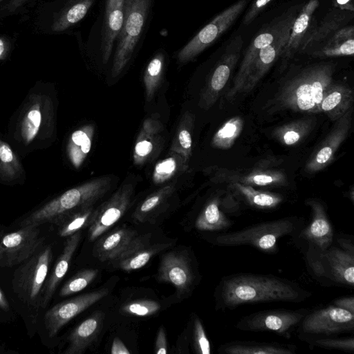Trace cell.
<instances>
[{
	"label": "cell",
	"mask_w": 354,
	"mask_h": 354,
	"mask_svg": "<svg viewBox=\"0 0 354 354\" xmlns=\"http://www.w3.org/2000/svg\"><path fill=\"white\" fill-rule=\"evenodd\" d=\"M133 193V188L131 184L123 185L95 210L88 226L89 241L97 240L120 219L131 204Z\"/></svg>",
	"instance_id": "9a60e30c"
},
{
	"label": "cell",
	"mask_w": 354,
	"mask_h": 354,
	"mask_svg": "<svg viewBox=\"0 0 354 354\" xmlns=\"http://www.w3.org/2000/svg\"><path fill=\"white\" fill-rule=\"evenodd\" d=\"M306 204L312 212L311 221L292 237L303 252L311 271L324 253L333 244L335 232L326 208L322 201L310 198L306 201Z\"/></svg>",
	"instance_id": "8992f818"
},
{
	"label": "cell",
	"mask_w": 354,
	"mask_h": 354,
	"mask_svg": "<svg viewBox=\"0 0 354 354\" xmlns=\"http://www.w3.org/2000/svg\"><path fill=\"white\" fill-rule=\"evenodd\" d=\"M271 0H255L243 20V25H248L266 8Z\"/></svg>",
	"instance_id": "f907efd6"
},
{
	"label": "cell",
	"mask_w": 354,
	"mask_h": 354,
	"mask_svg": "<svg viewBox=\"0 0 354 354\" xmlns=\"http://www.w3.org/2000/svg\"><path fill=\"white\" fill-rule=\"evenodd\" d=\"M319 6L318 0L308 1L298 12L292 24L288 41L280 57L283 61L292 58L307 33L313 14Z\"/></svg>",
	"instance_id": "484cf974"
},
{
	"label": "cell",
	"mask_w": 354,
	"mask_h": 354,
	"mask_svg": "<svg viewBox=\"0 0 354 354\" xmlns=\"http://www.w3.org/2000/svg\"><path fill=\"white\" fill-rule=\"evenodd\" d=\"M220 206L225 214L238 215L241 210L240 200L233 193H227L221 196Z\"/></svg>",
	"instance_id": "681fc988"
},
{
	"label": "cell",
	"mask_w": 354,
	"mask_h": 354,
	"mask_svg": "<svg viewBox=\"0 0 354 354\" xmlns=\"http://www.w3.org/2000/svg\"><path fill=\"white\" fill-rule=\"evenodd\" d=\"M313 126V120L310 118L297 120L277 127L272 136L283 145L294 146L310 133Z\"/></svg>",
	"instance_id": "d590c367"
},
{
	"label": "cell",
	"mask_w": 354,
	"mask_h": 354,
	"mask_svg": "<svg viewBox=\"0 0 354 354\" xmlns=\"http://www.w3.org/2000/svg\"><path fill=\"white\" fill-rule=\"evenodd\" d=\"M296 351L293 344L254 341H232L218 348L222 354H295Z\"/></svg>",
	"instance_id": "4316f807"
},
{
	"label": "cell",
	"mask_w": 354,
	"mask_h": 354,
	"mask_svg": "<svg viewBox=\"0 0 354 354\" xmlns=\"http://www.w3.org/2000/svg\"><path fill=\"white\" fill-rule=\"evenodd\" d=\"M248 1L239 0L216 15L178 52V62L180 64L191 62L212 45L234 22Z\"/></svg>",
	"instance_id": "30bf717a"
},
{
	"label": "cell",
	"mask_w": 354,
	"mask_h": 354,
	"mask_svg": "<svg viewBox=\"0 0 354 354\" xmlns=\"http://www.w3.org/2000/svg\"><path fill=\"white\" fill-rule=\"evenodd\" d=\"M243 44L241 37L238 35L227 45L201 92L198 102L201 109H210L219 97L240 57Z\"/></svg>",
	"instance_id": "5bb4252c"
},
{
	"label": "cell",
	"mask_w": 354,
	"mask_h": 354,
	"mask_svg": "<svg viewBox=\"0 0 354 354\" xmlns=\"http://www.w3.org/2000/svg\"><path fill=\"white\" fill-rule=\"evenodd\" d=\"M175 188V183H172L148 196L133 212V218L134 221L142 223L147 220L172 195Z\"/></svg>",
	"instance_id": "8d00e7d4"
},
{
	"label": "cell",
	"mask_w": 354,
	"mask_h": 354,
	"mask_svg": "<svg viewBox=\"0 0 354 354\" xmlns=\"http://www.w3.org/2000/svg\"><path fill=\"white\" fill-rule=\"evenodd\" d=\"M160 309V304L153 300H136L122 307V311L124 313L138 317L151 316Z\"/></svg>",
	"instance_id": "7dc6e473"
},
{
	"label": "cell",
	"mask_w": 354,
	"mask_h": 354,
	"mask_svg": "<svg viewBox=\"0 0 354 354\" xmlns=\"http://www.w3.org/2000/svg\"><path fill=\"white\" fill-rule=\"evenodd\" d=\"M352 17L353 15H350L348 11L342 10L330 12L318 26L305 35L301 44V49L304 50L313 45L326 41L337 30L342 28L348 18Z\"/></svg>",
	"instance_id": "f1b7e54d"
},
{
	"label": "cell",
	"mask_w": 354,
	"mask_h": 354,
	"mask_svg": "<svg viewBox=\"0 0 354 354\" xmlns=\"http://www.w3.org/2000/svg\"><path fill=\"white\" fill-rule=\"evenodd\" d=\"M29 0H13L8 6V9L10 10H14L17 8L21 6L25 2L28 1Z\"/></svg>",
	"instance_id": "91938a15"
},
{
	"label": "cell",
	"mask_w": 354,
	"mask_h": 354,
	"mask_svg": "<svg viewBox=\"0 0 354 354\" xmlns=\"http://www.w3.org/2000/svg\"><path fill=\"white\" fill-rule=\"evenodd\" d=\"M108 294L109 290L103 288L65 300L49 308L44 315V324L48 336H55L73 318Z\"/></svg>",
	"instance_id": "2e32d148"
},
{
	"label": "cell",
	"mask_w": 354,
	"mask_h": 354,
	"mask_svg": "<svg viewBox=\"0 0 354 354\" xmlns=\"http://www.w3.org/2000/svg\"><path fill=\"white\" fill-rule=\"evenodd\" d=\"M193 346L198 354L211 353L210 342L207 336L203 324L200 318L195 315L193 320Z\"/></svg>",
	"instance_id": "c3c4849f"
},
{
	"label": "cell",
	"mask_w": 354,
	"mask_h": 354,
	"mask_svg": "<svg viewBox=\"0 0 354 354\" xmlns=\"http://www.w3.org/2000/svg\"><path fill=\"white\" fill-rule=\"evenodd\" d=\"M80 239V231L67 237L62 252L57 259L51 273L46 280L41 300V308H45L48 306L57 287L66 274Z\"/></svg>",
	"instance_id": "cb8c5ba5"
},
{
	"label": "cell",
	"mask_w": 354,
	"mask_h": 354,
	"mask_svg": "<svg viewBox=\"0 0 354 354\" xmlns=\"http://www.w3.org/2000/svg\"><path fill=\"white\" fill-rule=\"evenodd\" d=\"M230 187L234 194L249 205L263 210H270L277 207L283 201L281 195L257 190L253 187L239 182H234Z\"/></svg>",
	"instance_id": "4dcf8cb0"
},
{
	"label": "cell",
	"mask_w": 354,
	"mask_h": 354,
	"mask_svg": "<svg viewBox=\"0 0 354 354\" xmlns=\"http://www.w3.org/2000/svg\"><path fill=\"white\" fill-rule=\"evenodd\" d=\"M171 243H159L151 246L145 245L121 257L116 261L118 267L125 272H131L145 266L150 259Z\"/></svg>",
	"instance_id": "836d02e7"
},
{
	"label": "cell",
	"mask_w": 354,
	"mask_h": 354,
	"mask_svg": "<svg viewBox=\"0 0 354 354\" xmlns=\"http://www.w3.org/2000/svg\"><path fill=\"white\" fill-rule=\"evenodd\" d=\"M303 226L300 218L285 217L254 224L237 231L222 232L212 236L210 242L221 247L250 245L263 252L274 254L279 250L280 239L293 236Z\"/></svg>",
	"instance_id": "277c9868"
},
{
	"label": "cell",
	"mask_w": 354,
	"mask_h": 354,
	"mask_svg": "<svg viewBox=\"0 0 354 354\" xmlns=\"http://www.w3.org/2000/svg\"><path fill=\"white\" fill-rule=\"evenodd\" d=\"M94 135V127L85 125L72 133L67 145V154L73 166L78 169L89 153Z\"/></svg>",
	"instance_id": "d6a6232c"
},
{
	"label": "cell",
	"mask_w": 354,
	"mask_h": 354,
	"mask_svg": "<svg viewBox=\"0 0 354 354\" xmlns=\"http://www.w3.org/2000/svg\"><path fill=\"white\" fill-rule=\"evenodd\" d=\"M310 272L321 282L354 287V252L333 244Z\"/></svg>",
	"instance_id": "4fadbf2b"
},
{
	"label": "cell",
	"mask_w": 354,
	"mask_h": 354,
	"mask_svg": "<svg viewBox=\"0 0 354 354\" xmlns=\"http://www.w3.org/2000/svg\"><path fill=\"white\" fill-rule=\"evenodd\" d=\"M3 1V0H0V1Z\"/></svg>",
	"instance_id": "94428289"
},
{
	"label": "cell",
	"mask_w": 354,
	"mask_h": 354,
	"mask_svg": "<svg viewBox=\"0 0 354 354\" xmlns=\"http://www.w3.org/2000/svg\"><path fill=\"white\" fill-rule=\"evenodd\" d=\"M95 0H72L59 13L51 26L53 32L64 31L81 21Z\"/></svg>",
	"instance_id": "e575fe53"
},
{
	"label": "cell",
	"mask_w": 354,
	"mask_h": 354,
	"mask_svg": "<svg viewBox=\"0 0 354 354\" xmlns=\"http://www.w3.org/2000/svg\"><path fill=\"white\" fill-rule=\"evenodd\" d=\"M111 353L129 354L131 352L120 338L115 337L111 344Z\"/></svg>",
	"instance_id": "db71d44e"
},
{
	"label": "cell",
	"mask_w": 354,
	"mask_h": 354,
	"mask_svg": "<svg viewBox=\"0 0 354 354\" xmlns=\"http://www.w3.org/2000/svg\"><path fill=\"white\" fill-rule=\"evenodd\" d=\"M153 0H125L122 26L116 39L111 77L119 76L130 62L143 33Z\"/></svg>",
	"instance_id": "52a82bcc"
},
{
	"label": "cell",
	"mask_w": 354,
	"mask_h": 354,
	"mask_svg": "<svg viewBox=\"0 0 354 354\" xmlns=\"http://www.w3.org/2000/svg\"><path fill=\"white\" fill-rule=\"evenodd\" d=\"M41 122V105L38 101L29 106L21 124V136L26 145L32 142L37 136Z\"/></svg>",
	"instance_id": "7bdbcfd3"
},
{
	"label": "cell",
	"mask_w": 354,
	"mask_h": 354,
	"mask_svg": "<svg viewBox=\"0 0 354 354\" xmlns=\"http://www.w3.org/2000/svg\"><path fill=\"white\" fill-rule=\"evenodd\" d=\"M111 182L109 177L103 176L71 188L29 214L20 227L47 223L57 225L68 215L93 206L110 189Z\"/></svg>",
	"instance_id": "3957f363"
},
{
	"label": "cell",
	"mask_w": 354,
	"mask_h": 354,
	"mask_svg": "<svg viewBox=\"0 0 354 354\" xmlns=\"http://www.w3.org/2000/svg\"><path fill=\"white\" fill-rule=\"evenodd\" d=\"M307 309H273L255 312L241 317L236 328L247 332H269L290 338L291 332L298 326Z\"/></svg>",
	"instance_id": "8fae6325"
},
{
	"label": "cell",
	"mask_w": 354,
	"mask_h": 354,
	"mask_svg": "<svg viewBox=\"0 0 354 354\" xmlns=\"http://www.w3.org/2000/svg\"><path fill=\"white\" fill-rule=\"evenodd\" d=\"M52 259V248L47 245L23 262L13 274L12 290L30 310L34 320L41 308L44 286Z\"/></svg>",
	"instance_id": "5b68a950"
},
{
	"label": "cell",
	"mask_w": 354,
	"mask_h": 354,
	"mask_svg": "<svg viewBox=\"0 0 354 354\" xmlns=\"http://www.w3.org/2000/svg\"><path fill=\"white\" fill-rule=\"evenodd\" d=\"M336 3L342 10L354 11L353 0H336Z\"/></svg>",
	"instance_id": "9f6ffc18"
},
{
	"label": "cell",
	"mask_w": 354,
	"mask_h": 354,
	"mask_svg": "<svg viewBox=\"0 0 354 354\" xmlns=\"http://www.w3.org/2000/svg\"><path fill=\"white\" fill-rule=\"evenodd\" d=\"M104 314L96 311L78 324L68 337L64 354H82L93 344L103 328Z\"/></svg>",
	"instance_id": "603a6c76"
},
{
	"label": "cell",
	"mask_w": 354,
	"mask_h": 354,
	"mask_svg": "<svg viewBox=\"0 0 354 354\" xmlns=\"http://www.w3.org/2000/svg\"><path fill=\"white\" fill-rule=\"evenodd\" d=\"M194 121L195 116L189 111L182 115L169 149V153L178 154L188 165L192 155Z\"/></svg>",
	"instance_id": "1f68e13d"
},
{
	"label": "cell",
	"mask_w": 354,
	"mask_h": 354,
	"mask_svg": "<svg viewBox=\"0 0 354 354\" xmlns=\"http://www.w3.org/2000/svg\"><path fill=\"white\" fill-rule=\"evenodd\" d=\"M0 308H1L4 311H9V310H10L9 303L1 288H0Z\"/></svg>",
	"instance_id": "6f0895ef"
},
{
	"label": "cell",
	"mask_w": 354,
	"mask_h": 354,
	"mask_svg": "<svg viewBox=\"0 0 354 354\" xmlns=\"http://www.w3.org/2000/svg\"><path fill=\"white\" fill-rule=\"evenodd\" d=\"M310 346L318 347L324 349L339 350L348 353L354 351V337H317L308 342Z\"/></svg>",
	"instance_id": "bcb514c9"
},
{
	"label": "cell",
	"mask_w": 354,
	"mask_h": 354,
	"mask_svg": "<svg viewBox=\"0 0 354 354\" xmlns=\"http://www.w3.org/2000/svg\"><path fill=\"white\" fill-rule=\"evenodd\" d=\"M189 168L181 156L177 153H169V156L159 161L155 166L152 180L156 185H160L171 179Z\"/></svg>",
	"instance_id": "74e56055"
},
{
	"label": "cell",
	"mask_w": 354,
	"mask_h": 354,
	"mask_svg": "<svg viewBox=\"0 0 354 354\" xmlns=\"http://www.w3.org/2000/svg\"><path fill=\"white\" fill-rule=\"evenodd\" d=\"M44 241L39 226L21 227L5 235L0 241V266L11 268L22 263L41 248Z\"/></svg>",
	"instance_id": "7c38bea8"
},
{
	"label": "cell",
	"mask_w": 354,
	"mask_h": 354,
	"mask_svg": "<svg viewBox=\"0 0 354 354\" xmlns=\"http://www.w3.org/2000/svg\"><path fill=\"white\" fill-rule=\"evenodd\" d=\"M333 304L339 308L346 310L354 314L353 295L337 298L333 301Z\"/></svg>",
	"instance_id": "f5cc1de1"
},
{
	"label": "cell",
	"mask_w": 354,
	"mask_h": 354,
	"mask_svg": "<svg viewBox=\"0 0 354 354\" xmlns=\"http://www.w3.org/2000/svg\"><path fill=\"white\" fill-rule=\"evenodd\" d=\"M93 206L73 212L63 218L57 225L62 237H68L88 227L95 213Z\"/></svg>",
	"instance_id": "60d3db41"
},
{
	"label": "cell",
	"mask_w": 354,
	"mask_h": 354,
	"mask_svg": "<svg viewBox=\"0 0 354 354\" xmlns=\"http://www.w3.org/2000/svg\"><path fill=\"white\" fill-rule=\"evenodd\" d=\"M236 182L252 187L281 186L286 184V177L279 171L257 169L238 177Z\"/></svg>",
	"instance_id": "b9f144b4"
},
{
	"label": "cell",
	"mask_w": 354,
	"mask_h": 354,
	"mask_svg": "<svg viewBox=\"0 0 354 354\" xmlns=\"http://www.w3.org/2000/svg\"><path fill=\"white\" fill-rule=\"evenodd\" d=\"M8 44L6 40L0 38V60L6 57L8 52Z\"/></svg>",
	"instance_id": "680465c9"
},
{
	"label": "cell",
	"mask_w": 354,
	"mask_h": 354,
	"mask_svg": "<svg viewBox=\"0 0 354 354\" xmlns=\"http://www.w3.org/2000/svg\"><path fill=\"white\" fill-rule=\"evenodd\" d=\"M97 272L96 269H84L78 272L64 283L59 295L66 297L80 292L93 281Z\"/></svg>",
	"instance_id": "f6af8a7d"
},
{
	"label": "cell",
	"mask_w": 354,
	"mask_h": 354,
	"mask_svg": "<svg viewBox=\"0 0 354 354\" xmlns=\"http://www.w3.org/2000/svg\"><path fill=\"white\" fill-rule=\"evenodd\" d=\"M354 53V28L352 25L337 30L324 45L315 50L313 55L319 57L351 56Z\"/></svg>",
	"instance_id": "f546056e"
},
{
	"label": "cell",
	"mask_w": 354,
	"mask_h": 354,
	"mask_svg": "<svg viewBox=\"0 0 354 354\" xmlns=\"http://www.w3.org/2000/svg\"><path fill=\"white\" fill-rule=\"evenodd\" d=\"M21 166L10 145L0 139V176L6 179L16 178Z\"/></svg>",
	"instance_id": "ee69618b"
},
{
	"label": "cell",
	"mask_w": 354,
	"mask_h": 354,
	"mask_svg": "<svg viewBox=\"0 0 354 354\" xmlns=\"http://www.w3.org/2000/svg\"><path fill=\"white\" fill-rule=\"evenodd\" d=\"M291 28L263 48L254 59L241 93H249L280 57L288 41Z\"/></svg>",
	"instance_id": "ffe728a7"
},
{
	"label": "cell",
	"mask_w": 354,
	"mask_h": 354,
	"mask_svg": "<svg viewBox=\"0 0 354 354\" xmlns=\"http://www.w3.org/2000/svg\"><path fill=\"white\" fill-rule=\"evenodd\" d=\"M297 14V10L292 8L261 29V32L251 42L245 54L239 69L234 79L232 86L225 94L227 100H232L241 93L250 67L259 51L265 46L271 44L288 29L292 28Z\"/></svg>",
	"instance_id": "9c48e42d"
},
{
	"label": "cell",
	"mask_w": 354,
	"mask_h": 354,
	"mask_svg": "<svg viewBox=\"0 0 354 354\" xmlns=\"http://www.w3.org/2000/svg\"><path fill=\"white\" fill-rule=\"evenodd\" d=\"M298 336L308 342L317 337L354 331V314L333 304L309 311L298 325Z\"/></svg>",
	"instance_id": "ba28073f"
},
{
	"label": "cell",
	"mask_w": 354,
	"mask_h": 354,
	"mask_svg": "<svg viewBox=\"0 0 354 354\" xmlns=\"http://www.w3.org/2000/svg\"><path fill=\"white\" fill-rule=\"evenodd\" d=\"M244 126L243 119L239 116L231 118L214 133L212 145L220 149H228L239 137Z\"/></svg>",
	"instance_id": "f35d334b"
},
{
	"label": "cell",
	"mask_w": 354,
	"mask_h": 354,
	"mask_svg": "<svg viewBox=\"0 0 354 354\" xmlns=\"http://www.w3.org/2000/svg\"><path fill=\"white\" fill-rule=\"evenodd\" d=\"M158 279L160 281L171 283L178 297H180L191 291L195 275L189 258L183 254L172 251L162 257Z\"/></svg>",
	"instance_id": "e0dca14e"
},
{
	"label": "cell",
	"mask_w": 354,
	"mask_h": 354,
	"mask_svg": "<svg viewBox=\"0 0 354 354\" xmlns=\"http://www.w3.org/2000/svg\"><path fill=\"white\" fill-rule=\"evenodd\" d=\"M154 351L156 354H166L167 353V342L163 326L160 327L157 333Z\"/></svg>",
	"instance_id": "816d5d0a"
},
{
	"label": "cell",
	"mask_w": 354,
	"mask_h": 354,
	"mask_svg": "<svg viewBox=\"0 0 354 354\" xmlns=\"http://www.w3.org/2000/svg\"><path fill=\"white\" fill-rule=\"evenodd\" d=\"M311 295L309 290L284 278L241 272L224 276L216 288L214 299L216 310L225 311L248 304L299 303Z\"/></svg>",
	"instance_id": "6da1fadb"
},
{
	"label": "cell",
	"mask_w": 354,
	"mask_h": 354,
	"mask_svg": "<svg viewBox=\"0 0 354 354\" xmlns=\"http://www.w3.org/2000/svg\"><path fill=\"white\" fill-rule=\"evenodd\" d=\"M164 68L165 55L158 52L150 59L144 73L143 82L148 102L153 97L162 81Z\"/></svg>",
	"instance_id": "ab89813d"
},
{
	"label": "cell",
	"mask_w": 354,
	"mask_h": 354,
	"mask_svg": "<svg viewBox=\"0 0 354 354\" xmlns=\"http://www.w3.org/2000/svg\"><path fill=\"white\" fill-rule=\"evenodd\" d=\"M337 242L340 248L351 252H354V244L353 239L343 236L338 237L337 238Z\"/></svg>",
	"instance_id": "11a10c76"
},
{
	"label": "cell",
	"mask_w": 354,
	"mask_h": 354,
	"mask_svg": "<svg viewBox=\"0 0 354 354\" xmlns=\"http://www.w3.org/2000/svg\"><path fill=\"white\" fill-rule=\"evenodd\" d=\"M162 131L163 126L159 120L149 118L143 122L133 149L135 165H143L154 158L162 142Z\"/></svg>",
	"instance_id": "44dd1931"
},
{
	"label": "cell",
	"mask_w": 354,
	"mask_h": 354,
	"mask_svg": "<svg viewBox=\"0 0 354 354\" xmlns=\"http://www.w3.org/2000/svg\"><path fill=\"white\" fill-rule=\"evenodd\" d=\"M333 64L328 63L305 68L290 80L268 102V109L318 113L319 103L333 84Z\"/></svg>",
	"instance_id": "7a4b0ae2"
},
{
	"label": "cell",
	"mask_w": 354,
	"mask_h": 354,
	"mask_svg": "<svg viewBox=\"0 0 354 354\" xmlns=\"http://www.w3.org/2000/svg\"><path fill=\"white\" fill-rule=\"evenodd\" d=\"M351 115L352 109L336 120L333 128L307 162L305 169L308 172L321 171L333 162L335 153L348 135Z\"/></svg>",
	"instance_id": "ac0fdd59"
},
{
	"label": "cell",
	"mask_w": 354,
	"mask_h": 354,
	"mask_svg": "<svg viewBox=\"0 0 354 354\" xmlns=\"http://www.w3.org/2000/svg\"><path fill=\"white\" fill-rule=\"evenodd\" d=\"M147 234L138 236L134 230L122 227L97 239L93 247L94 256L101 261H115L142 242Z\"/></svg>",
	"instance_id": "d6986e66"
},
{
	"label": "cell",
	"mask_w": 354,
	"mask_h": 354,
	"mask_svg": "<svg viewBox=\"0 0 354 354\" xmlns=\"http://www.w3.org/2000/svg\"><path fill=\"white\" fill-rule=\"evenodd\" d=\"M353 93L344 84H332L318 106V113H325L329 119L336 121L352 109Z\"/></svg>",
	"instance_id": "d4e9b609"
},
{
	"label": "cell",
	"mask_w": 354,
	"mask_h": 354,
	"mask_svg": "<svg viewBox=\"0 0 354 354\" xmlns=\"http://www.w3.org/2000/svg\"><path fill=\"white\" fill-rule=\"evenodd\" d=\"M124 2L125 0H106L100 45L104 64L109 60L113 45L121 30Z\"/></svg>",
	"instance_id": "7402d4cb"
},
{
	"label": "cell",
	"mask_w": 354,
	"mask_h": 354,
	"mask_svg": "<svg viewBox=\"0 0 354 354\" xmlns=\"http://www.w3.org/2000/svg\"><path fill=\"white\" fill-rule=\"evenodd\" d=\"M221 196L210 198L205 205L195 221V227L201 231L225 232L230 229L234 222L222 211Z\"/></svg>",
	"instance_id": "83f0119b"
}]
</instances>
